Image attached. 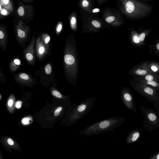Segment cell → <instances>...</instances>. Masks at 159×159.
Segmentation results:
<instances>
[{"mask_svg":"<svg viewBox=\"0 0 159 159\" xmlns=\"http://www.w3.org/2000/svg\"><path fill=\"white\" fill-rule=\"evenodd\" d=\"M0 142L4 148L6 149L8 147L7 151L11 152V148L20 152V148L18 143L12 139L10 137H4L0 138Z\"/></svg>","mask_w":159,"mask_h":159,"instance_id":"8992f818","label":"cell"},{"mask_svg":"<svg viewBox=\"0 0 159 159\" xmlns=\"http://www.w3.org/2000/svg\"><path fill=\"white\" fill-rule=\"evenodd\" d=\"M29 119L28 118H24L22 120V122L24 124H27L28 123Z\"/></svg>","mask_w":159,"mask_h":159,"instance_id":"4316f807","label":"cell"},{"mask_svg":"<svg viewBox=\"0 0 159 159\" xmlns=\"http://www.w3.org/2000/svg\"><path fill=\"white\" fill-rule=\"evenodd\" d=\"M62 109V107H58L54 112V116H57L59 115Z\"/></svg>","mask_w":159,"mask_h":159,"instance_id":"d6986e66","label":"cell"},{"mask_svg":"<svg viewBox=\"0 0 159 159\" xmlns=\"http://www.w3.org/2000/svg\"><path fill=\"white\" fill-rule=\"evenodd\" d=\"M115 19V17L113 16H111L107 17L106 20L107 22H111L113 21Z\"/></svg>","mask_w":159,"mask_h":159,"instance_id":"7402d4cb","label":"cell"},{"mask_svg":"<svg viewBox=\"0 0 159 159\" xmlns=\"http://www.w3.org/2000/svg\"><path fill=\"white\" fill-rule=\"evenodd\" d=\"M2 154V152H0V159H3V157Z\"/></svg>","mask_w":159,"mask_h":159,"instance_id":"f35d334b","label":"cell"},{"mask_svg":"<svg viewBox=\"0 0 159 159\" xmlns=\"http://www.w3.org/2000/svg\"><path fill=\"white\" fill-rule=\"evenodd\" d=\"M1 13L3 15H5L7 13V11L3 9L1 11Z\"/></svg>","mask_w":159,"mask_h":159,"instance_id":"d590c367","label":"cell"},{"mask_svg":"<svg viewBox=\"0 0 159 159\" xmlns=\"http://www.w3.org/2000/svg\"><path fill=\"white\" fill-rule=\"evenodd\" d=\"M142 131L139 129H135L131 131L128 134L126 139V142L129 144L138 140L140 137Z\"/></svg>","mask_w":159,"mask_h":159,"instance_id":"52a82bcc","label":"cell"},{"mask_svg":"<svg viewBox=\"0 0 159 159\" xmlns=\"http://www.w3.org/2000/svg\"><path fill=\"white\" fill-rule=\"evenodd\" d=\"M125 117L114 116L93 123L81 130L80 135L87 137L109 131H113L121 125L125 120Z\"/></svg>","mask_w":159,"mask_h":159,"instance_id":"6da1fadb","label":"cell"},{"mask_svg":"<svg viewBox=\"0 0 159 159\" xmlns=\"http://www.w3.org/2000/svg\"><path fill=\"white\" fill-rule=\"evenodd\" d=\"M45 71L47 75L50 74L52 71V67L50 64L46 65L45 68Z\"/></svg>","mask_w":159,"mask_h":159,"instance_id":"5bb4252c","label":"cell"},{"mask_svg":"<svg viewBox=\"0 0 159 159\" xmlns=\"http://www.w3.org/2000/svg\"><path fill=\"white\" fill-rule=\"evenodd\" d=\"M92 24L96 28H99L101 26L100 23L96 20H93L92 22Z\"/></svg>","mask_w":159,"mask_h":159,"instance_id":"ffe728a7","label":"cell"},{"mask_svg":"<svg viewBox=\"0 0 159 159\" xmlns=\"http://www.w3.org/2000/svg\"><path fill=\"white\" fill-rule=\"evenodd\" d=\"M129 83L135 92L150 102L157 100L158 92L155 89L133 78L129 81Z\"/></svg>","mask_w":159,"mask_h":159,"instance_id":"3957f363","label":"cell"},{"mask_svg":"<svg viewBox=\"0 0 159 159\" xmlns=\"http://www.w3.org/2000/svg\"><path fill=\"white\" fill-rule=\"evenodd\" d=\"M52 94L57 98H61L62 97V95L59 92L54 90L52 92Z\"/></svg>","mask_w":159,"mask_h":159,"instance_id":"2e32d148","label":"cell"},{"mask_svg":"<svg viewBox=\"0 0 159 159\" xmlns=\"http://www.w3.org/2000/svg\"><path fill=\"white\" fill-rule=\"evenodd\" d=\"M122 100L126 107L135 113L137 112L133 95L130 89L127 87H123L120 92Z\"/></svg>","mask_w":159,"mask_h":159,"instance_id":"5b68a950","label":"cell"},{"mask_svg":"<svg viewBox=\"0 0 159 159\" xmlns=\"http://www.w3.org/2000/svg\"><path fill=\"white\" fill-rule=\"evenodd\" d=\"M139 107L144 119L143 122V128L149 132L159 128V117L156 111L152 108L142 105Z\"/></svg>","mask_w":159,"mask_h":159,"instance_id":"277c9868","label":"cell"},{"mask_svg":"<svg viewBox=\"0 0 159 159\" xmlns=\"http://www.w3.org/2000/svg\"><path fill=\"white\" fill-rule=\"evenodd\" d=\"M89 5V2L86 0H84L82 2V5L84 7H87Z\"/></svg>","mask_w":159,"mask_h":159,"instance_id":"d4e9b609","label":"cell"},{"mask_svg":"<svg viewBox=\"0 0 159 159\" xmlns=\"http://www.w3.org/2000/svg\"><path fill=\"white\" fill-rule=\"evenodd\" d=\"M132 76V78L136 80L155 81L159 83V76L157 74H148L143 76Z\"/></svg>","mask_w":159,"mask_h":159,"instance_id":"9c48e42d","label":"cell"},{"mask_svg":"<svg viewBox=\"0 0 159 159\" xmlns=\"http://www.w3.org/2000/svg\"><path fill=\"white\" fill-rule=\"evenodd\" d=\"M157 48L159 50V43H158L157 45Z\"/></svg>","mask_w":159,"mask_h":159,"instance_id":"ab89813d","label":"cell"},{"mask_svg":"<svg viewBox=\"0 0 159 159\" xmlns=\"http://www.w3.org/2000/svg\"><path fill=\"white\" fill-rule=\"evenodd\" d=\"M136 80L143 83L149 87L155 89L157 91H159V83L157 81L144 80Z\"/></svg>","mask_w":159,"mask_h":159,"instance_id":"30bf717a","label":"cell"},{"mask_svg":"<svg viewBox=\"0 0 159 159\" xmlns=\"http://www.w3.org/2000/svg\"><path fill=\"white\" fill-rule=\"evenodd\" d=\"M158 98L157 100L154 101L151 103L153 104L155 110L159 114V92H158Z\"/></svg>","mask_w":159,"mask_h":159,"instance_id":"4fadbf2b","label":"cell"},{"mask_svg":"<svg viewBox=\"0 0 159 159\" xmlns=\"http://www.w3.org/2000/svg\"><path fill=\"white\" fill-rule=\"evenodd\" d=\"M62 28V25L61 24H59L58 26L57 30L58 32H60Z\"/></svg>","mask_w":159,"mask_h":159,"instance_id":"836d02e7","label":"cell"},{"mask_svg":"<svg viewBox=\"0 0 159 159\" xmlns=\"http://www.w3.org/2000/svg\"><path fill=\"white\" fill-rule=\"evenodd\" d=\"M126 11L128 13H132L134 10V6L133 3L130 2H127L125 4Z\"/></svg>","mask_w":159,"mask_h":159,"instance_id":"7c38bea8","label":"cell"},{"mask_svg":"<svg viewBox=\"0 0 159 159\" xmlns=\"http://www.w3.org/2000/svg\"><path fill=\"white\" fill-rule=\"evenodd\" d=\"M134 41L136 43H138L139 42V38L136 36H135L134 38Z\"/></svg>","mask_w":159,"mask_h":159,"instance_id":"1f68e13d","label":"cell"},{"mask_svg":"<svg viewBox=\"0 0 159 159\" xmlns=\"http://www.w3.org/2000/svg\"><path fill=\"white\" fill-rule=\"evenodd\" d=\"M148 159H159V152L153 154Z\"/></svg>","mask_w":159,"mask_h":159,"instance_id":"44dd1931","label":"cell"},{"mask_svg":"<svg viewBox=\"0 0 159 159\" xmlns=\"http://www.w3.org/2000/svg\"><path fill=\"white\" fill-rule=\"evenodd\" d=\"M44 49L43 47H41L39 49V52L40 54H42L44 52Z\"/></svg>","mask_w":159,"mask_h":159,"instance_id":"484cf974","label":"cell"},{"mask_svg":"<svg viewBox=\"0 0 159 159\" xmlns=\"http://www.w3.org/2000/svg\"><path fill=\"white\" fill-rule=\"evenodd\" d=\"M132 76H143L148 74H156L147 68H137L132 70L129 73Z\"/></svg>","mask_w":159,"mask_h":159,"instance_id":"ba28073f","label":"cell"},{"mask_svg":"<svg viewBox=\"0 0 159 159\" xmlns=\"http://www.w3.org/2000/svg\"><path fill=\"white\" fill-rule=\"evenodd\" d=\"M64 60L66 63L68 65H73L75 62L74 57L70 54H66L64 57Z\"/></svg>","mask_w":159,"mask_h":159,"instance_id":"8fae6325","label":"cell"},{"mask_svg":"<svg viewBox=\"0 0 159 159\" xmlns=\"http://www.w3.org/2000/svg\"><path fill=\"white\" fill-rule=\"evenodd\" d=\"M21 104L20 101L17 102L16 104V107L17 108H20L21 107Z\"/></svg>","mask_w":159,"mask_h":159,"instance_id":"4dcf8cb0","label":"cell"},{"mask_svg":"<svg viewBox=\"0 0 159 159\" xmlns=\"http://www.w3.org/2000/svg\"><path fill=\"white\" fill-rule=\"evenodd\" d=\"M13 104V101L12 99H10L8 102V105L9 107H11Z\"/></svg>","mask_w":159,"mask_h":159,"instance_id":"f546056e","label":"cell"},{"mask_svg":"<svg viewBox=\"0 0 159 159\" xmlns=\"http://www.w3.org/2000/svg\"><path fill=\"white\" fill-rule=\"evenodd\" d=\"M145 34L144 33H142L140 34L139 36V40L141 41H143L145 37Z\"/></svg>","mask_w":159,"mask_h":159,"instance_id":"cb8c5ba5","label":"cell"},{"mask_svg":"<svg viewBox=\"0 0 159 159\" xmlns=\"http://www.w3.org/2000/svg\"><path fill=\"white\" fill-rule=\"evenodd\" d=\"M76 20L75 18L74 17H72L71 21V24L72 25H74L76 23Z\"/></svg>","mask_w":159,"mask_h":159,"instance_id":"f1b7e54d","label":"cell"},{"mask_svg":"<svg viewBox=\"0 0 159 159\" xmlns=\"http://www.w3.org/2000/svg\"><path fill=\"white\" fill-rule=\"evenodd\" d=\"M50 40V37H48L46 38L45 40V42L46 43H47Z\"/></svg>","mask_w":159,"mask_h":159,"instance_id":"e575fe53","label":"cell"},{"mask_svg":"<svg viewBox=\"0 0 159 159\" xmlns=\"http://www.w3.org/2000/svg\"><path fill=\"white\" fill-rule=\"evenodd\" d=\"M18 36L21 38H23L25 36V32L20 29H18L17 30Z\"/></svg>","mask_w":159,"mask_h":159,"instance_id":"9a60e30c","label":"cell"},{"mask_svg":"<svg viewBox=\"0 0 159 159\" xmlns=\"http://www.w3.org/2000/svg\"><path fill=\"white\" fill-rule=\"evenodd\" d=\"M4 36V34L3 32L1 30L0 31V39H2Z\"/></svg>","mask_w":159,"mask_h":159,"instance_id":"d6a6232c","label":"cell"},{"mask_svg":"<svg viewBox=\"0 0 159 159\" xmlns=\"http://www.w3.org/2000/svg\"><path fill=\"white\" fill-rule=\"evenodd\" d=\"M18 13L19 15L21 16H23L24 13V10L23 7H20L18 9Z\"/></svg>","mask_w":159,"mask_h":159,"instance_id":"ac0fdd59","label":"cell"},{"mask_svg":"<svg viewBox=\"0 0 159 159\" xmlns=\"http://www.w3.org/2000/svg\"><path fill=\"white\" fill-rule=\"evenodd\" d=\"M95 101V98L90 97L72 106L69 110L68 125H73L85 116L92 109Z\"/></svg>","mask_w":159,"mask_h":159,"instance_id":"7a4b0ae2","label":"cell"},{"mask_svg":"<svg viewBox=\"0 0 159 159\" xmlns=\"http://www.w3.org/2000/svg\"><path fill=\"white\" fill-rule=\"evenodd\" d=\"M99 9L98 8H95L93 10V12H98L99 11Z\"/></svg>","mask_w":159,"mask_h":159,"instance_id":"74e56055","label":"cell"},{"mask_svg":"<svg viewBox=\"0 0 159 159\" xmlns=\"http://www.w3.org/2000/svg\"><path fill=\"white\" fill-rule=\"evenodd\" d=\"M2 1L4 4H7L9 2V0H3Z\"/></svg>","mask_w":159,"mask_h":159,"instance_id":"8d00e7d4","label":"cell"},{"mask_svg":"<svg viewBox=\"0 0 159 159\" xmlns=\"http://www.w3.org/2000/svg\"><path fill=\"white\" fill-rule=\"evenodd\" d=\"M27 59L29 61L32 60L33 58V56L30 53H27L26 55Z\"/></svg>","mask_w":159,"mask_h":159,"instance_id":"603a6c76","label":"cell"},{"mask_svg":"<svg viewBox=\"0 0 159 159\" xmlns=\"http://www.w3.org/2000/svg\"><path fill=\"white\" fill-rule=\"evenodd\" d=\"M0 100H1V98H2V95L1 94H0Z\"/></svg>","mask_w":159,"mask_h":159,"instance_id":"60d3db41","label":"cell"},{"mask_svg":"<svg viewBox=\"0 0 159 159\" xmlns=\"http://www.w3.org/2000/svg\"><path fill=\"white\" fill-rule=\"evenodd\" d=\"M14 62L15 64L17 65H19L20 63V60L17 59H16L14 60Z\"/></svg>","mask_w":159,"mask_h":159,"instance_id":"83f0119b","label":"cell"},{"mask_svg":"<svg viewBox=\"0 0 159 159\" xmlns=\"http://www.w3.org/2000/svg\"><path fill=\"white\" fill-rule=\"evenodd\" d=\"M19 76L20 78L24 80H27L29 78V76L28 75L24 73H21L20 74Z\"/></svg>","mask_w":159,"mask_h":159,"instance_id":"e0dca14e","label":"cell"},{"mask_svg":"<svg viewBox=\"0 0 159 159\" xmlns=\"http://www.w3.org/2000/svg\"><path fill=\"white\" fill-rule=\"evenodd\" d=\"M157 75L159 76V72H158V74H157Z\"/></svg>","mask_w":159,"mask_h":159,"instance_id":"b9f144b4","label":"cell"}]
</instances>
